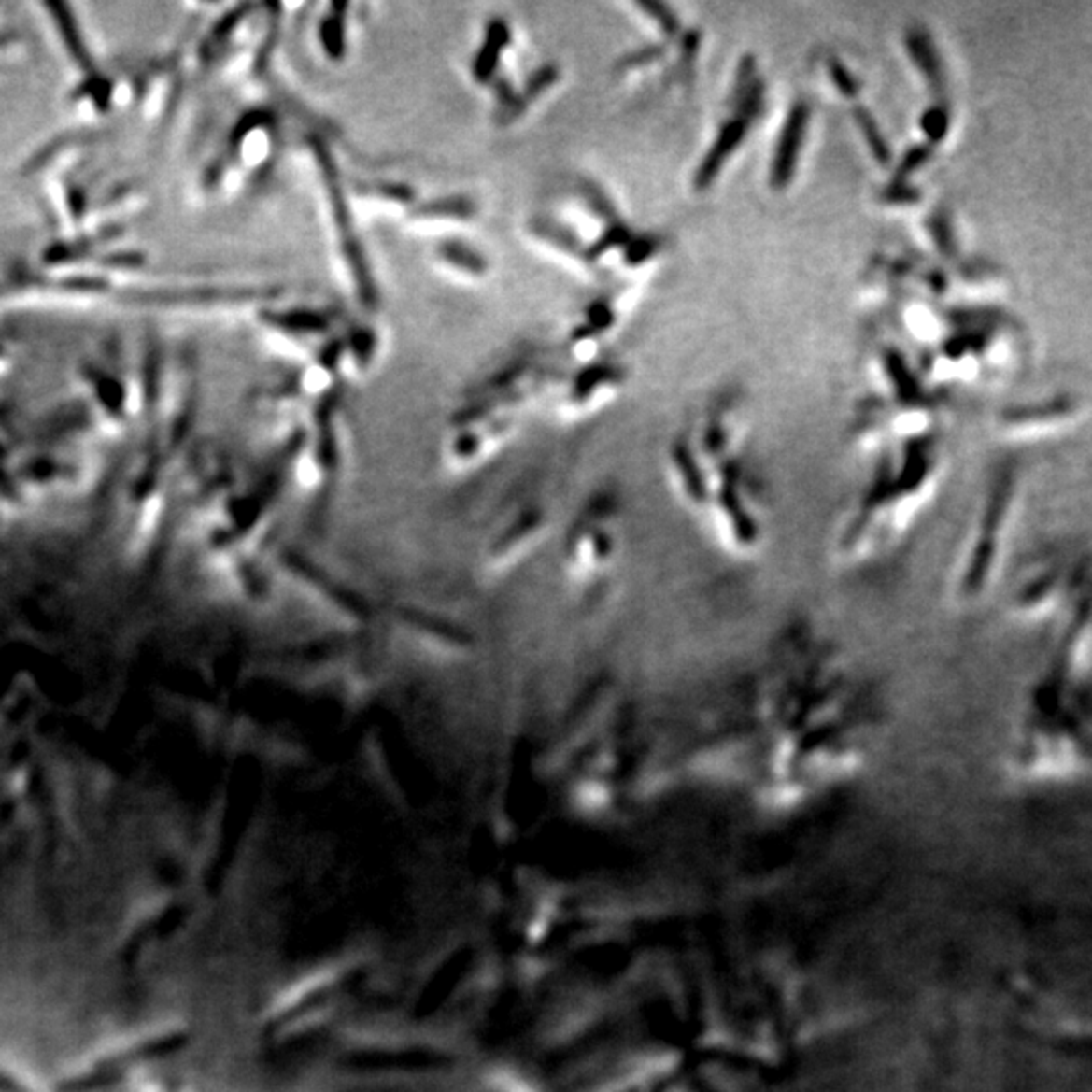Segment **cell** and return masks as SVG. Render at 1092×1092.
Instances as JSON below:
<instances>
[{
	"mask_svg": "<svg viewBox=\"0 0 1092 1092\" xmlns=\"http://www.w3.org/2000/svg\"><path fill=\"white\" fill-rule=\"evenodd\" d=\"M882 727L880 696L850 654L795 625L773 645L722 743L751 765L760 793L785 801L852 777Z\"/></svg>",
	"mask_w": 1092,
	"mask_h": 1092,
	"instance_id": "1",
	"label": "cell"
},
{
	"mask_svg": "<svg viewBox=\"0 0 1092 1092\" xmlns=\"http://www.w3.org/2000/svg\"><path fill=\"white\" fill-rule=\"evenodd\" d=\"M739 401L720 397L672 449L680 492L722 557L755 560L769 545L771 498L745 447Z\"/></svg>",
	"mask_w": 1092,
	"mask_h": 1092,
	"instance_id": "2",
	"label": "cell"
},
{
	"mask_svg": "<svg viewBox=\"0 0 1092 1092\" xmlns=\"http://www.w3.org/2000/svg\"><path fill=\"white\" fill-rule=\"evenodd\" d=\"M943 470L937 433L876 451L872 468L833 522L831 560L854 571L890 557L930 508Z\"/></svg>",
	"mask_w": 1092,
	"mask_h": 1092,
	"instance_id": "3",
	"label": "cell"
},
{
	"mask_svg": "<svg viewBox=\"0 0 1092 1092\" xmlns=\"http://www.w3.org/2000/svg\"><path fill=\"white\" fill-rule=\"evenodd\" d=\"M1090 743V680L1048 661L1029 684L1005 760L1026 781H1074L1088 773Z\"/></svg>",
	"mask_w": 1092,
	"mask_h": 1092,
	"instance_id": "4",
	"label": "cell"
},
{
	"mask_svg": "<svg viewBox=\"0 0 1092 1092\" xmlns=\"http://www.w3.org/2000/svg\"><path fill=\"white\" fill-rule=\"evenodd\" d=\"M1022 517V480L1014 465L993 474L963 526L947 571V599L973 609L996 591L1014 548Z\"/></svg>",
	"mask_w": 1092,
	"mask_h": 1092,
	"instance_id": "5",
	"label": "cell"
},
{
	"mask_svg": "<svg viewBox=\"0 0 1092 1092\" xmlns=\"http://www.w3.org/2000/svg\"><path fill=\"white\" fill-rule=\"evenodd\" d=\"M308 149L338 274L345 279L352 300L366 314H375L380 304V291L371 257H368L364 239L359 231L361 220L354 215L348 201L345 173L340 170L334 152L324 140L312 138Z\"/></svg>",
	"mask_w": 1092,
	"mask_h": 1092,
	"instance_id": "6",
	"label": "cell"
},
{
	"mask_svg": "<svg viewBox=\"0 0 1092 1092\" xmlns=\"http://www.w3.org/2000/svg\"><path fill=\"white\" fill-rule=\"evenodd\" d=\"M1090 595L1088 555L1048 552L1029 560L1010 587L1008 613L1020 623L1060 621L1071 607Z\"/></svg>",
	"mask_w": 1092,
	"mask_h": 1092,
	"instance_id": "7",
	"label": "cell"
},
{
	"mask_svg": "<svg viewBox=\"0 0 1092 1092\" xmlns=\"http://www.w3.org/2000/svg\"><path fill=\"white\" fill-rule=\"evenodd\" d=\"M767 85L760 71L741 69L734 73V79L729 93V116L720 121L716 134L710 140L701 163L696 164L692 175V189L704 192L713 189L718 177L725 173L734 154L745 146L748 134L755 128V121L760 118L767 100Z\"/></svg>",
	"mask_w": 1092,
	"mask_h": 1092,
	"instance_id": "8",
	"label": "cell"
},
{
	"mask_svg": "<svg viewBox=\"0 0 1092 1092\" xmlns=\"http://www.w3.org/2000/svg\"><path fill=\"white\" fill-rule=\"evenodd\" d=\"M1081 403L1074 397L1058 395L1054 399L1024 403L1003 411L1000 417V432L1008 439L1032 441L1060 432L1066 425L1078 419Z\"/></svg>",
	"mask_w": 1092,
	"mask_h": 1092,
	"instance_id": "9",
	"label": "cell"
},
{
	"mask_svg": "<svg viewBox=\"0 0 1092 1092\" xmlns=\"http://www.w3.org/2000/svg\"><path fill=\"white\" fill-rule=\"evenodd\" d=\"M347 192L354 215L366 219L404 220L419 203V192L401 178H347Z\"/></svg>",
	"mask_w": 1092,
	"mask_h": 1092,
	"instance_id": "10",
	"label": "cell"
},
{
	"mask_svg": "<svg viewBox=\"0 0 1092 1092\" xmlns=\"http://www.w3.org/2000/svg\"><path fill=\"white\" fill-rule=\"evenodd\" d=\"M477 219H480V205L474 196L441 194L417 203L413 211L404 217L403 225L415 233H421V235L447 239L461 237L465 229L477 223Z\"/></svg>",
	"mask_w": 1092,
	"mask_h": 1092,
	"instance_id": "11",
	"label": "cell"
},
{
	"mask_svg": "<svg viewBox=\"0 0 1092 1092\" xmlns=\"http://www.w3.org/2000/svg\"><path fill=\"white\" fill-rule=\"evenodd\" d=\"M524 235L532 248L569 272L579 274L581 277H599L591 260H589L585 241L562 219L548 215L531 217L524 223Z\"/></svg>",
	"mask_w": 1092,
	"mask_h": 1092,
	"instance_id": "12",
	"label": "cell"
},
{
	"mask_svg": "<svg viewBox=\"0 0 1092 1092\" xmlns=\"http://www.w3.org/2000/svg\"><path fill=\"white\" fill-rule=\"evenodd\" d=\"M814 121V107L807 100H795L785 116L777 134L775 149L771 154L769 184L775 192L787 191L797 178L801 156L809 140V130Z\"/></svg>",
	"mask_w": 1092,
	"mask_h": 1092,
	"instance_id": "13",
	"label": "cell"
},
{
	"mask_svg": "<svg viewBox=\"0 0 1092 1092\" xmlns=\"http://www.w3.org/2000/svg\"><path fill=\"white\" fill-rule=\"evenodd\" d=\"M625 217L607 191L595 180L581 178L571 194L569 219H564L585 245L591 243L601 231L619 223Z\"/></svg>",
	"mask_w": 1092,
	"mask_h": 1092,
	"instance_id": "14",
	"label": "cell"
},
{
	"mask_svg": "<svg viewBox=\"0 0 1092 1092\" xmlns=\"http://www.w3.org/2000/svg\"><path fill=\"white\" fill-rule=\"evenodd\" d=\"M564 79V71L560 64H545L534 69L522 85L514 88L510 100L494 112V121L498 128H512L518 126L522 121L534 114L548 97L559 90V85Z\"/></svg>",
	"mask_w": 1092,
	"mask_h": 1092,
	"instance_id": "15",
	"label": "cell"
},
{
	"mask_svg": "<svg viewBox=\"0 0 1092 1092\" xmlns=\"http://www.w3.org/2000/svg\"><path fill=\"white\" fill-rule=\"evenodd\" d=\"M512 45L514 29L510 21L504 17L489 19L470 59V78L474 85L489 90L500 78H504L502 69H504V61L510 55Z\"/></svg>",
	"mask_w": 1092,
	"mask_h": 1092,
	"instance_id": "16",
	"label": "cell"
},
{
	"mask_svg": "<svg viewBox=\"0 0 1092 1092\" xmlns=\"http://www.w3.org/2000/svg\"><path fill=\"white\" fill-rule=\"evenodd\" d=\"M433 263L441 272L461 281H482L492 272L489 257L463 237L437 239L432 249Z\"/></svg>",
	"mask_w": 1092,
	"mask_h": 1092,
	"instance_id": "17",
	"label": "cell"
},
{
	"mask_svg": "<svg viewBox=\"0 0 1092 1092\" xmlns=\"http://www.w3.org/2000/svg\"><path fill=\"white\" fill-rule=\"evenodd\" d=\"M625 378H628V368L623 364L595 359L591 362L581 364L579 371L574 373L569 385L567 399L573 407L574 404L576 407H583V404L593 403L599 397L611 395L613 390H617L625 383Z\"/></svg>",
	"mask_w": 1092,
	"mask_h": 1092,
	"instance_id": "18",
	"label": "cell"
},
{
	"mask_svg": "<svg viewBox=\"0 0 1092 1092\" xmlns=\"http://www.w3.org/2000/svg\"><path fill=\"white\" fill-rule=\"evenodd\" d=\"M904 53L909 57V61L913 64V67L916 69L918 78L923 79V83L927 88L937 95V100H944L943 92H944V67H943V59L939 53V47L932 39L930 33L923 27H918V24H911L909 29L904 31Z\"/></svg>",
	"mask_w": 1092,
	"mask_h": 1092,
	"instance_id": "19",
	"label": "cell"
},
{
	"mask_svg": "<svg viewBox=\"0 0 1092 1092\" xmlns=\"http://www.w3.org/2000/svg\"><path fill=\"white\" fill-rule=\"evenodd\" d=\"M316 41L330 64H345L350 53V7L333 3L318 19Z\"/></svg>",
	"mask_w": 1092,
	"mask_h": 1092,
	"instance_id": "20",
	"label": "cell"
},
{
	"mask_svg": "<svg viewBox=\"0 0 1092 1092\" xmlns=\"http://www.w3.org/2000/svg\"><path fill=\"white\" fill-rule=\"evenodd\" d=\"M342 338L347 357V373H366L380 354V334L371 324H352Z\"/></svg>",
	"mask_w": 1092,
	"mask_h": 1092,
	"instance_id": "21",
	"label": "cell"
},
{
	"mask_svg": "<svg viewBox=\"0 0 1092 1092\" xmlns=\"http://www.w3.org/2000/svg\"><path fill=\"white\" fill-rule=\"evenodd\" d=\"M672 47L674 45L670 43L654 41L644 47L631 49V51L623 53L616 61V65H613V76L619 79H635L647 76V73H652L668 64L672 59Z\"/></svg>",
	"mask_w": 1092,
	"mask_h": 1092,
	"instance_id": "22",
	"label": "cell"
},
{
	"mask_svg": "<svg viewBox=\"0 0 1092 1092\" xmlns=\"http://www.w3.org/2000/svg\"><path fill=\"white\" fill-rule=\"evenodd\" d=\"M852 118H854V126H856L858 134H860V138L868 149L870 158H872V161L880 168L892 170L894 163H897V158H894L890 142L885 136V132H882V126L878 124L874 114L870 112L866 106H856L852 109Z\"/></svg>",
	"mask_w": 1092,
	"mask_h": 1092,
	"instance_id": "23",
	"label": "cell"
},
{
	"mask_svg": "<svg viewBox=\"0 0 1092 1092\" xmlns=\"http://www.w3.org/2000/svg\"><path fill=\"white\" fill-rule=\"evenodd\" d=\"M666 249V239L658 235V233H635L625 245L616 267L623 269L628 276L640 274L644 267L654 263L658 257Z\"/></svg>",
	"mask_w": 1092,
	"mask_h": 1092,
	"instance_id": "24",
	"label": "cell"
},
{
	"mask_svg": "<svg viewBox=\"0 0 1092 1092\" xmlns=\"http://www.w3.org/2000/svg\"><path fill=\"white\" fill-rule=\"evenodd\" d=\"M630 8L633 12L640 15V19L644 21L645 27L652 29L656 33L658 39L661 43H670L674 45L680 35L684 33V24L678 17V12L674 10L670 5L666 3H652V0H635V3L630 5Z\"/></svg>",
	"mask_w": 1092,
	"mask_h": 1092,
	"instance_id": "25",
	"label": "cell"
},
{
	"mask_svg": "<svg viewBox=\"0 0 1092 1092\" xmlns=\"http://www.w3.org/2000/svg\"><path fill=\"white\" fill-rule=\"evenodd\" d=\"M925 229L932 249L943 257V262L959 260L961 255L959 235H957L953 217L947 208H937L935 213L929 215V219L925 220Z\"/></svg>",
	"mask_w": 1092,
	"mask_h": 1092,
	"instance_id": "26",
	"label": "cell"
},
{
	"mask_svg": "<svg viewBox=\"0 0 1092 1092\" xmlns=\"http://www.w3.org/2000/svg\"><path fill=\"white\" fill-rule=\"evenodd\" d=\"M918 128L923 132L925 142L930 149H937L939 144L947 140L951 132V107L944 100H937L930 104L918 118Z\"/></svg>",
	"mask_w": 1092,
	"mask_h": 1092,
	"instance_id": "27",
	"label": "cell"
},
{
	"mask_svg": "<svg viewBox=\"0 0 1092 1092\" xmlns=\"http://www.w3.org/2000/svg\"><path fill=\"white\" fill-rule=\"evenodd\" d=\"M824 71H826V79L833 88V92H836L840 97H844V100H858V95L862 93V81L858 79L852 67L845 64L840 55H836V53L826 55Z\"/></svg>",
	"mask_w": 1092,
	"mask_h": 1092,
	"instance_id": "28",
	"label": "cell"
},
{
	"mask_svg": "<svg viewBox=\"0 0 1092 1092\" xmlns=\"http://www.w3.org/2000/svg\"><path fill=\"white\" fill-rule=\"evenodd\" d=\"M880 201H882V205L892 206V208L915 206L920 201V191L909 180L892 178L888 182V187L880 192Z\"/></svg>",
	"mask_w": 1092,
	"mask_h": 1092,
	"instance_id": "29",
	"label": "cell"
}]
</instances>
